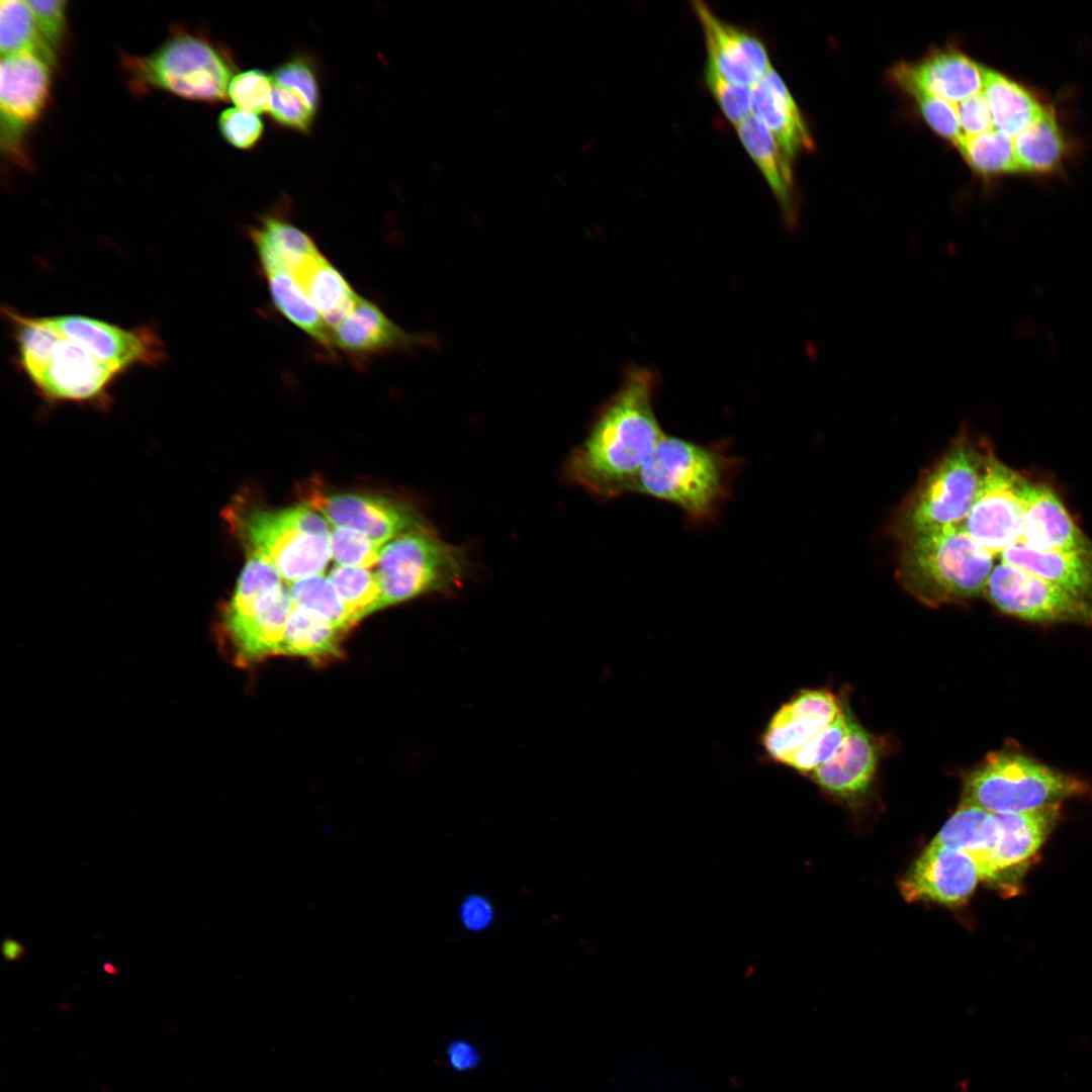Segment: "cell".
I'll return each mask as SVG.
<instances>
[{
    "instance_id": "obj_1",
    "label": "cell",
    "mask_w": 1092,
    "mask_h": 1092,
    "mask_svg": "<svg viewBox=\"0 0 1092 1092\" xmlns=\"http://www.w3.org/2000/svg\"><path fill=\"white\" fill-rule=\"evenodd\" d=\"M655 374L631 368L566 465L574 483L603 499L634 493L639 472L664 433L655 417Z\"/></svg>"
},
{
    "instance_id": "obj_2",
    "label": "cell",
    "mask_w": 1092,
    "mask_h": 1092,
    "mask_svg": "<svg viewBox=\"0 0 1092 1092\" xmlns=\"http://www.w3.org/2000/svg\"><path fill=\"white\" fill-rule=\"evenodd\" d=\"M741 462L727 445L663 435L643 464L634 493L679 508L694 523L710 521L727 500Z\"/></svg>"
},
{
    "instance_id": "obj_3",
    "label": "cell",
    "mask_w": 1092,
    "mask_h": 1092,
    "mask_svg": "<svg viewBox=\"0 0 1092 1092\" xmlns=\"http://www.w3.org/2000/svg\"><path fill=\"white\" fill-rule=\"evenodd\" d=\"M129 87L136 94L165 91L210 104L225 102L238 70L233 53L202 32L176 27L147 56L122 57Z\"/></svg>"
},
{
    "instance_id": "obj_4",
    "label": "cell",
    "mask_w": 1092,
    "mask_h": 1092,
    "mask_svg": "<svg viewBox=\"0 0 1092 1092\" xmlns=\"http://www.w3.org/2000/svg\"><path fill=\"white\" fill-rule=\"evenodd\" d=\"M4 311L13 328L18 364L43 396L95 400L120 374L64 335L51 316H26L10 307Z\"/></svg>"
},
{
    "instance_id": "obj_5",
    "label": "cell",
    "mask_w": 1092,
    "mask_h": 1092,
    "mask_svg": "<svg viewBox=\"0 0 1092 1092\" xmlns=\"http://www.w3.org/2000/svg\"><path fill=\"white\" fill-rule=\"evenodd\" d=\"M897 565L901 585L930 607L984 595L992 555L960 526L905 538Z\"/></svg>"
},
{
    "instance_id": "obj_6",
    "label": "cell",
    "mask_w": 1092,
    "mask_h": 1092,
    "mask_svg": "<svg viewBox=\"0 0 1092 1092\" xmlns=\"http://www.w3.org/2000/svg\"><path fill=\"white\" fill-rule=\"evenodd\" d=\"M228 519L249 556L270 563L288 583L320 575L329 563L331 530L308 505L278 510L234 506Z\"/></svg>"
},
{
    "instance_id": "obj_7",
    "label": "cell",
    "mask_w": 1092,
    "mask_h": 1092,
    "mask_svg": "<svg viewBox=\"0 0 1092 1092\" xmlns=\"http://www.w3.org/2000/svg\"><path fill=\"white\" fill-rule=\"evenodd\" d=\"M1082 780L1022 753L993 752L966 779L964 804L991 813L1033 811L1085 794Z\"/></svg>"
},
{
    "instance_id": "obj_8",
    "label": "cell",
    "mask_w": 1092,
    "mask_h": 1092,
    "mask_svg": "<svg viewBox=\"0 0 1092 1092\" xmlns=\"http://www.w3.org/2000/svg\"><path fill=\"white\" fill-rule=\"evenodd\" d=\"M985 452L965 435L953 442L901 508L896 523L900 540L958 526L967 518L980 487Z\"/></svg>"
},
{
    "instance_id": "obj_9",
    "label": "cell",
    "mask_w": 1092,
    "mask_h": 1092,
    "mask_svg": "<svg viewBox=\"0 0 1092 1092\" xmlns=\"http://www.w3.org/2000/svg\"><path fill=\"white\" fill-rule=\"evenodd\" d=\"M468 571L464 551L443 541L424 524L387 544L380 553L376 577L381 592L380 609L420 596L450 590Z\"/></svg>"
},
{
    "instance_id": "obj_10",
    "label": "cell",
    "mask_w": 1092,
    "mask_h": 1092,
    "mask_svg": "<svg viewBox=\"0 0 1092 1092\" xmlns=\"http://www.w3.org/2000/svg\"><path fill=\"white\" fill-rule=\"evenodd\" d=\"M1028 480L986 451L980 487L958 526L992 555L1022 541Z\"/></svg>"
},
{
    "instance_id": "obj_11",
    "label": "cell",
    "mask_w": 1092,
    "mask_h": 1092,
    "mask_svg": "<svg viewBox=\"0 0 1092 1092\" xmlns=\"http://www.w3.org/2000/svg\"><path fill=\"white\" fill-rule=\"evenodd\" d=\"M984 595L1001 612L1029 622L1092 625V603L1004 561L993 567Z\"/></svg>"
},
{
    "instance_id": "obj_12",
    "label": "cell",
    "mask_w": 1092,
    "mask_h": 1092,
    "mask_svg": "<svg viewBox=\"0 0 1092 1092\" xmlns=\"http://www.w3.org/2000/svg\"><path fill=\"white\" fill-rule=\"evenodd\" d=\"M53 68L32 52L2 56L1 142L10 158L25 161L23 138L26 130L40 118L49 103Z\"/></svg>"
},
{
    "instance_id": "obj_13",
    "label": "cell",
    "mask_w": 1092,
    "mask_h": 1092,
    "mask_svg": "<svg viewBox=\"0 0 1092 1092\" xmlns=\"http://www.w3.org/2000/svg\"><path fill=\"white\" fill-rule=\"evenodd\" d=\"M292 607L289 587L283 584L248 608H222L218 631L235 663L250 666L269 656L281 655Z\"/></svg>"
},
{
    "instance_id": "obj_14",
    "label": "cell",
    "mask_w": 1092,
    "mask_h": 1092,
    "mask_svg": "<svg viewBox=\"0 0 1092 1092\" xmlns=\"http://www.w3.org/2000/svg\"><path fill=\"white\" fill-rule=\"evenodd\" d=\"M51 317L64 335L119 373L134 366H155L166 358L163 342L152 327L123 329L77 314Z\"/></svg>"
},
{
    "instance_id": "obj_15",
    "label": "cell",
    "mask_w": 1092,
    "mask_h": 1092,
    "mask_svg": "<svg viewBox=\"0 0 1092 1092\" xmlns=\"http://www.w3.org/2000/svg\"><path fill=\"white\" fill-rule=\"evenodd\" d=\"M307 500L334 527L357 530L381 546L423 525L410 505L379 494L313 491Z\"/></svg>"
},
{
    "instance_id": "obj_16",
    "label": "cell",
    "mask_w": 1092,
    "mask_h": 1092,
    "mask_svg": "<svg viewBox=\"0 0 1092 1092\" xmlns=\"http://www.w3.org/2000/svg\"><path fill=\"white\" fill-rule=\"evenodd\" d=\"M980 880V867L969 852L930 843L909 869L900 889L907 901L958 905L973 894Z\"/></svg>"
},
{
    "instance_id": "obj_17",
    "label": "cell",
    "mask_w": 1092,
    "mask_h": 1092,
    "mask_svg": "<svg viewBox=\"0 0 1092 1092\" xmlns=\"http://www.w3.org/2000/svg\"><path fill=\"white\" fill-rule=\"evenodd\" d=\"M692 5L704 33L706 66L729 82L753 87L771 68L764 43L751 31L718 17L706 3Z\"/></svg>"
},
{
    "instance_id": "obj_18",
    "label": "cell",
    "mask_w": 1092,
    "mask_h": 1092,
    "mask_svg": "<svg viewBox=\"0 0 1092 1092\" xmlns=\"http://www.w3.org/2000/svg\"><path fill=\"white\" fill-rule=\"evenodd\" d=\"M836 697L824 689H804L783 704L760 735L766 758L785 764L842 712Z\"/></svg>"
},
{
    "instance_id": "obj_19",
    "label": "cell",
    "mask_w": 1092,
    "mask_h": 1092,
    "mask_svg": "<svg viewBox=\"0 0 1092 1092\" xmlns=\"http://www.w3.org/2000/svg\"><path fill=\"white\" fill-rule=\"evenodd\" d=\"M985 67L957 49H940L915 64L900 63L891 70L902 88L915 86L928 94L959 103L980 93Z\"/></svg>"
},
{
    "instance_id": "obj_20",
    "label": "cell",
    "mask_w": 1092,
    "mask_h": 1092,
    "mask_svg": "<svg viewBox=\"0 0 1092 1092\" xmlns=\"http://www.w3.org/2000/svg\"><path fill=\"white\" fill-rule=\"evenodd\" d=\"M1022 542L1039 551L1092 556V541L1075 524L1054 490L1043 484H1027Z\"/></svg>"
},
{
    "instance_id": "obj_21",
    "label": "cell",
    "mask_w": 1092,
    "mask_h": 1092,
    "mask_svg": "<svg viewBox=\"0 0 1092 1092\" xmlns=\"http://www.w3.org/2000/svg\"><path fill=\"white\" fill-rule=\"evenodd\" d=\"M751 113L770 131L791 163L799 153L813 148L812 138L795 99L772 68L752 87Z\"/></svg>"
},
{
    "instance_id": "obj_22",
    "label": "cell",
    "mask_w": 1092,
    "mask_h": 1092,
    "mask_svg": "<svg viewBox=\"0 0 1092 1092\" xmlns=\"http://www.w3.org/2000/svg\"><path fill=\"white\" fill-rule=\"evenodd\" d=\"M333 347L340 349L357 362L398 348L412 342V336L372 301L358 298L351 311L332 332Z\"/></svg>"
},
{
    "instance_id": "obj_23",
    "label": "cell",
    "mask_w": 1092,
    "mask_h": 1092,
    "mask_svg": "<svg viewBox=\"0 0 1092 1092\" xmlns=\"http://www.w3.org/2000/svg\"><path fill=\"white\" fill-rule=\"evenodd\" d=\"M1059 812L1060 803L1027 812L995 813L999 835L991 858L990 881L1002 880L1032 857L1053 829Z\"/></svg>"
},
{
    "instance_id": "obj_24",
    "label": "cell",
    "mask_w": 1092,
    "mask_h": 1092,
    "mask_svg": "<svg viewBox=\"0 0 1092 1092\" xmlns=\"http://www.w3.org/2000/svg\"><path fill=\"white\" fill-rule=\"evenodd\" d=\"M878 753L864 729L852 721L837 751L811 774L815 783L828 793L842 798L863 794L874 777Z\"/></svg>"
},
{
    "instance_id": "obj_25",
    "label": "cell",
    "mask_w": 1092,
    "mask_h": 1092,
    "mask_svg": "<svg viewBox=\"0 0 1092 1092\" xmlns=\"http://www.w3.org/2000/svg\"><path fill=\"white\" fill-rule=\"evenodd\" d=\"M250 236L264 273L284 271L292 276L321 255L309 235L277 213L262 216Z\"/></svg>"
},
{
    "instance_id": "obj_26",
    "label": "cell",
    "mask_w": 1092,
    "mask_h": 1092,
    "mask_svg": "<svg viewBox=\"0 0 1092 1092\" xmlns=\"http://www.w3.org/2000/svg\"><path fill=\"white\" fill-rule=\"evenodd\" d=\"M1000 556L1001 561L1021 567L1092 603V556L1039 551L1022 541L1005 549Z\"/></svg>"
},
{
    "instance_id": "obj_27",
    "label": "cell",
    "mask_w": 1092,
    "mask_h": 1092,
    "mask_svg": "<svg viewBox=\"0 0 1092 1092\" xmlns=\"http://www.w3.org/2000/svg\"><path fill=\"white\" fill-rule=\"evenodd\" d=\"M739 140L756 164L783 211L789 226L797 221L791 162L770 131L752 115L736 126Z\"/></svg>"
},
{
    "instance_id": "obj_28",
    "label": "cell",
    "mask_w": 1092,
    "mask_h": 1092,
    "mask_svg": "<svg viewBox=\"0 0 1092 1092\" xmlns=\"http://www.w3.org/2000/svg\"><path fill=\"white\" fill-rule=\"evenodd\" d=\"M349 632L323 615L293 602L281 655L300 656L315 664L331 662L343 655V641Z\"/></svg>"
},
{
    "instance_id": "obj_29",
    "label": "cell",
    "mask_w": 1092,
    "mask_h": 1092,
    "mask_svg": "<svg viewBox=\"0 0 1092 1092\" xmlns=\"http://www.w3.org/2000/svg\"><path fill=\"white\" fill-rule=\"evenodd\" d=\"M998 835L995 813L975 805L961 803L931 843L952 846L969 852L977 860L983 880L990 881L991 858Z\"/></svg>"
},
{
    "instance_id": "obj_30",
    "label": "cell",
    "mask_w": 1092,
    "mask_h": 1092,
    "mask_svg": "<svg viewBox=\"0 0 1092 1092\" xmlns=\"http://www.w3.org/2000/svg\"><path fill=\"white\" fill-rule=\"evenodd\" d=\"M328 327L334 329L351 311L359 295L322 254L292 275Z\"/></svg>"
},
{
    "instance_id": "obj_31",
    "label": "cell",
    "mask_w": 1092,
    "mask_h": 1092,
    "mask_svg": "<svg viewBox=\"0 0 1092 1092\" xmlns=\"http://www.w3.org/2000/svg\"><path fill=\"white\" fill-rule=\"evenodd\" d=\"M983 93L990 105L995 129L1010 139L1045 109L1028 89L988 68L984 70Z\"/></svg>"
},
{
    "instance_id": "obj_32",
    "label": "cell",
    "mask_w": 1092,
    "mask_h": 1092,
    "mask_svg": "<svg viewBox=\"0 0 1092 1092\" xmlns=\"http://www.w3.org/2000/svg\"><path fill=\"white\" fill-rule=\"evenodd\" d=\"M1020 171L1045 174L1057 170L1067 152V143L1054 111L1042 113L1013 139Z\"/></svg>"
},
{
    "instance_id": "obj_33",
    "label": "cell",
    "mask_w": 1092,
    "mask_h": 1092,
    "mask_svg": "<svg viewBox=\"0 0 1092 1092\" xmlns=\"http://www.w3.org/2000/svg\"><path fill=\"white\" fill-rule=\"evenodd\" d=\"M264 274L275 307L324 349L333 353L331 329L294 278L284 271Z\"/></svg>"
},
{
    "instance_id": "obj_34",
    "label": "cell",
    "mask_w": 1092,
    "mask_h": 1092,
    "mask_svg": "<svg viewBox=\"0 0 1092 1092\" xmlns=\"http://www.w3.org/2000/svg\"><path fill=\"white\" fill-rule=\"evenodd\" d=\"M0 50L2 56L32 52L52 66L56 65L55 51L43 38L26 1L0 2Z\"/></svg>"
},
{
    "instance_id": "obj_35",
    "label": "cell",
    "mask_w": 1092,
    "mask_h": 1092,
    "mask_svg": "<svg viewBox=\"0 0 1092 1092\" xmlns=\"http://www.w3.org/2000/svg\"><path fill=\"white\" fill-rule=\"evenodd\" d=\"M957 147L970 167L981 175L1020 171L1012 140L997 129L963 135Z\"/></svg>"
},
{
    "instance_id": "obj_36",
    "label": "cell",
    "mask_w": 1092,
    "mask_h": 1092,
    "mask_svg": "<svg viewBox=\"0 0 1092 1092\" xmlns=\"http://www.w3.org/2000/svg\"><path fill=\"white\" fill-rule=\"evenodd\" d=\"M328 578L355 624L380 610L381 592L376 574L370 569L336 565L331 569Z\"/></svg>"
},
{
    "instance_id": "obj_37",
    "label": "cell",
    "mask_w": 1092,
    "mask_h": 1092,
    "mask_svg": "<svg viewBox=\"0 0 1092 1092\" xmlns=\"http://www.w3.org/2000/svg\"><path fill=\"white\" fill-rule=\"evenodd\" d=\"M293 602L310 609L336 626L351 631L355 623L330 579L322 574L307 576L287 584Z\"/></svg>"
},
{
    "instance_id": "obj_38",
    "label": "cell",
    "mask_w": 1092,
    "mask_h": 1092,
    "mask_svg": "<svg viewBox=\"0 0 1092 1092\" xmlns=\"http://www.w3.org/2000/svg\"><path fill=\"white\" fill-rule=\"evenodd\" d=\"M852 721L843 710L835 721L810 739L785 765L805 775L811 774L837 751L847 736Z\"/></svg>"
},
{
    "instance_id": "obj_39",
    "label": "cell",
    "mask_w": 1092,
    "mask_h": 1092,
    "mask_svg": "<svg viewBox=\"0 0 1092 1092\" xmlns=\"http://www.w3.org/2000/svg\"><path fill=\"white\" fill-rule=\"evenodd\" d=\"M382 547L351 528L334 527L330 532L331 557L341 566L369 569L377 565Z\"/></svg>"
},
{
    "instance_id": "obj_40",
    "label": "cell",
    "mask_w": 1092,
    "mask_h": 1092,
    "mask_svg": "<svg viewBox=\"0 0 1092 1092\" xmlns=\"http://www.w3.org/2000/svg\"><path fill=\"white\" fill-rule=\"evenodd\" d=\"M273 88L272 76L260 69H252L236 74L230 84L229 97L243 110L256 114L269 112Z\"/></svg>"
},
{
    "instance_id": "obj_41",
    "label": "cell",
    "mask_w": 1092,
    "mask_h": 1092,
    "mask_svg": "<svg viewBox=\"0 0 1092 1092\" xmlns=\"http://www.w3.org/2000/svg\"><path fill=\"white\" fill-rule=\"evenodd\" d=\"M915 100L929 126L940 136L958 146L964 133L957 104L926 93L915 86L902 87Z\"/></svg>"
},
{
    "instance_id": "obj_42",
    "label": "cell",
    "mask_w": 1092,
    "mask_h": 1092,
    "mask_svg": "<svg viewBox=\"0 0 1092 1092\" xmlns=\"http://www.w3.org/2000/svg\"><path fill=\"white\" fill-rule=\"evenodd\" d=\"M273 82L299 94L314 110L320 105V81L313 60L296 55L279 65L273 72Z\"/></svg>"
},
{
    "instance_id": "obj_43",
    "label": "cell",
    "mask_w": 1092,
    "mask_h": 1092,
    "mask_svg": "<svg viewBox=\"0 0 1092 1092\" xmlns=\"http://www.w3.org/2000/svg\"><path fill=\"white\" fill-rule=\"evenodd\" d=\"M704 78L707 88L732 124L737 126L750 116L752 87L729 82L707 66Z\"/></svg>"
},
{
    "instance_id": "obj_44",
    "label": "cell",
    "mask_w": 1092,
    "mask_h": 1092,
    "mask_svg": "<svg viewBox=\"0 0 1092 1092\" xmlns=\"http://www.w3.org/2000/svg\"><path fill=\"white\" fill-rule=\"evenodd\" d=\"M316 112L299 94L274 84L269 114L277 125L307 133L313 125Z\"/></svg>"
},
{
    "instance_id": "obj_45",
    "label": "cell",
    "mask_w": 1092,
    "mask_h": 1092,
    "mask_svg": "<svg viewBox=\"0 0 1092 1092\" xmlns=\"http://www.w3.org/2000/svg\"><path fill=\"white\" fill-rule=\"evenodd\" d=\"M218 129L231 146L240 150H251L262 139L264 124L256 113L232 107L220 113Z\"/></svg>"
},
{
    "instance_id": "obj_46",
    "label": "cell",
    "mask_w": 1092,
    "mask_h": 1092,
    "mask_svg": "<svg viewBox=\"0 0 1092 1092\" xmlns=\"http://www.w3.org/2000/svg\"><path fill=\"white\" fill-rule=\"evenodd\" d=\"M46 41L54 50L64 42L67 32V5L64 0L26 1Z\"/></svg>"
},
{
    "instance_id": "obj_47",
    "label": "cell",
    "mask_w": 1092,
    "mask_h": 1092,
    "mask_svg": "<svg viewBox=\"0 0 1092 1092\" xmlns=\"http://www.w3.org/2000/svg\"><path fill=\"white\" fill-rule=\"evenodd\" d=\"M957 109L964 135H975L993 129L991 108L983 91L959 102Z\"/></svg>"
},
{
    "instance_id": "obj_48",
    "label": "cell",
    "mask_w": 1092,
    "mask_h": 1092,
    "mask_svg": "<svg viewBox=\"0 0 1092 1092\" xmlns=\"http://www.w3.org/2000/svg\"><path fill=\"white\" fill-rule=\"evenodd\" d=\"M459 917L461 924L468 931H483L487 929L493 921V906L486 897L470 895L461 902Z\"/></svg>"
},
{
    "instance_id": "obj_49",
    "label": "cell",
    "mask_w": 1092,
    "mask_h": 1092,
    "mask_svg": "<svg viewBox=\"0 0 1092 1092\" xmlns=\"http://www.w3.org/2000/svg\"><path fill=\"white\" fill-rule=\"evenodd\" d=\"M447 1058L450 1066L459 1071L474 1068L479 1062L477 1050L466 1041H454L447 1050Z\"/></svg>"
},
{
    "instance_id": "obj_50",
    "label": "cell",
    "mask_w": 1092,
    "mask_h": 1092,
    "mask_svg": "<svg viewBox=\"0 0 1092 1092\" xmlns=\"http://www.w3.org/2000/svg\"><path fill=\"white\" fill-rule=\"evenodd\" d=\"M1 951L6 963H14L25 956L26 948L20 941L6 936L2 940Z\"/></svg>"
},
{
    "instance_id": "obj_51",
    "label": "cell",
    "mask_w": 1092,
    "mask_h": 1092,
    "mask_svg": "<svg viewBox=\"0 0 1092 1092\" xmlns=\"http://www.w3.org/2000/svg\"><path fill=\"white\" fill-rule=\"evenodd\" d=\"M102 969L106 974L109 975H116L118 973L116 967L109 961H105L103 963Z\"/></svg>"
},
{
    "instance_id": "obj_52",
    "label": "cell",
    "mask_w": 1092,
    "mask_h": 1092,
    "mask_svg": "<svg viewBox=\"0 0 1092 1092\" xmlns=\"http://www.w3.org/2000/svg\"><path fill=\"white\" fill-rule=\"evenodd\" d=\"M967 1091H968V1083L966 1081H961V1082L957 1083V1085L954 1086V1090H953V1092H967Z\"/></svg>"
},
{
    "instance_id": "obj_53",
    "label": "cell",
    "mask_w": 1092,
    "mask_h": 1092,
    "mask_svg": "<svg viewBox=\"0 0 1092 1092\" xmlns=\"http://www.w3.org/2000/svg\"><path fill=\"white\" fill-rule=\"evenodd\" d=\"M496 115H497V116H498V117H499V118H500V119H502L503 121H506V120L508 119V115H507V113H506V112H505V111H504L503 109H500V108H497V109H496Z\"/></svg>"
}]
</instances>
